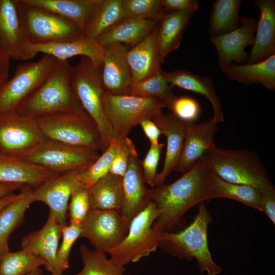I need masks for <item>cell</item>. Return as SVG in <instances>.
Here are the masks:
<instances>
[{"label":"cell","mask_w":275,"mask_h":275,"mask_svg":"<svg viewBox=\"0 0 275 275\" xmlns=\"http://www.w3.org/2000/svg\"><path fill=\"white\" fill-rule=\"evenodd\" d=\"M208 174L201 159L175 181L151 189V201L155 204L159 212L153 225L155 232L173 230L190 208L211 200Z\"/></svg>","instance_id":"6da1fadb"},{"label":"cell","mask_w":275,"mask_h":275,"mask_svg":"<svg viewBox=\"0 0 275 275\" xmlns=\"http://www.w3.org/2000/svg\"><path fill=\"white\" fill-rule=\"evenodd\" d=\"M36 118L46 139L97 151L101 149L98 128L85 110L56 112Z\"/></svg>","instance_id":"8992f818"},{"label":"cell","mask_w":275,"mask_h":275,"mask_svg":"<svg viewBox=\"0 0 275 275\" xmlns=\"http://www.w3.org/2000/svg\"><path fill=\"white\" fill-rule=\"evenodd\" d=\"M103 47L101 78L104 92L116 95H130L132 77L127 58L129 48L121 44Z\"/></svg>","instance_id":"2e32d148"},{"label":"cell","mask_w":275,"mask_h":275,"mask_svg":"<svg viewBox=\"0 0 275 275\" xmlns=\"http://www.w3.org/2000/svg\"><path fill=\"white\" fill-rule=\"evenodd\" d=\"M79 252L83 266L76 275H126L124 266L107 258L106 253L85 245L80 246Z\"/></svg>","instance_id":"d590c367"},{"label":"cell","mask_w":275,"mask_h":275,"mask_svg":"<svg viewBox=\"0 0 275 275\" xmlns=\"http://www.w3.org/2000/svg\"><path fill=\"white\" fill-rule=\"evenodd\" d=\"M68 210L69 223L82 225L91 210L89 188L79 184L74 189Z\"/></svg>","instance_id":"60d3db41"},{"label":"cell","mask_w":275,"mask_h":275,"mask_svg":"<svg viewBox=\"0 0 275 275\" xmlns=\"http://www.w3.org/2000/svg\"><path fill=\"white\" fill-rule=\"evenodd\" d=\"M71 80L74 91L86 113L95 123L101 138L102 153L115 139L112 128L102 107L104 92L101 78V68L85 56L80 57L78 63L72 66Z\"/></svg>","instance_id":"5b68a950"},{"label":"cell","mask_w":275,"mask_h":275,"mask_svg":"<svg viewBox=\"0 0 275 275\" xmlns=\"http://www.w3.org/2000/svg\"><path fill=\"white\" fill-rule=\"evenodd\" d=\"M116 140L118 147L109 172L123 177L127 168L130 157L138 154V153L134 143L128 136Z\"/></svg>","instance_id":"ee69618b"},{"label":"cell","mask_w":275,"mask_h":275,"mask_svg":"<svg viewBox=\"0 0 275 275\" xmlns=\"http://www.w3.org/2000/svg\"><path fill=\"white\" fill-rule=\"evenodd\" d=\"M24 186L20 184L0 182V198L14 194L15 191L20 190Z\"/></svg>","instance_id":"f907efd6"},{"label":"cell","mask_w":275,"mask_h":275,"mask_svg":"<svg viewBox=\"0 0 275 275\" xmlns=\"http://www.w3.org/2000/svg\"><path fill=\"white\" fill-rule=\"evenodd\" d=\"M158 213L155 204L150 201L131 220L123 240L108 252L110 258L125 266L155 252L158 247V233L153 229V225Z\"/></svg>","instance_id":"ba28073f"},{"label":"cell","mask_w":275,"mask_h":275,"mask_svg":"<svg viewBox=\"0 0 275 275\" xmlns=\"http://www.w3.org/2000/svg\"><path fill=\"white\" fill-rule=\"evenodd\" d=\"M102 104L116 140L128 136L133 127L145 119L152 120L166 107V102L157 98L116 95L105 92Z\"/></svg>","instance_id":"52a82bcc"},{"label":"cell","mask_w":275,"mask_h":275,"mask_svg":"<svg viewBox=\"0 0 275 275\" xmlns=\"http://www.w3.org/2000/svg\"><path fill=\"white\" fill-rule=\"evenodd\" d=\"M91 210L120 212L123 203L122 177L108 173L89 188Z\"/></svg>","instance_id":"d6a6232c"},{"label":"cell","mask_w":275,"mask_h":275,"mask_svg":"<svg viewBox=\"0 0 275 275\" xmlns=\"http://www.w3.org/2000/svg\"><path fill=\"white\" fill-rule=\"evenodd\" d=\"M262 212L274 225L275 223V195L262 192Z\"/></svg>","instance_id":"c3c4849f"},{"label":"cell","mask_w":275,"mask_h":275,"mask_svg":"<svg viewBox=\"0 0 275 275\" xmlns=\"http://www.w3.org/2000/svg\"><path fill=\"white\" fill-rule=\"evenodd\" d=\"M1 47L11 59L25 60L36 56L28 48L29 42L21 20L18 0H0Z\"/></svg>","instance_id":"5bb4252c"},{"label":"cell","mask_w":275,"mask_h":275,"mask_svg":"<svg viewBox=\"0 0 275 275\" xmlns=\"http://www.w3.org/2000/svg\"><path fill=\"white\" fill-rule=\"evenodd\" d=\"M72 66L68 60H57L49 76L15 112L37 118L56 112L84 110L72 85Z\"/></svg>","instance_id":"277c9868"},{"label":"cell","mask_w":275,"mask_h":275,"mask_svg":"<svg viewBox=\"0 0 275 275\" xmlns=\"http://www.w3.org/2000/svg\"><path fill=\"white\" fill-rule=\"evenodd\" d=\"M196 11L193 9L172 11L163 14L158 20L156 44L161 64L171 52L179 48L185 29Z\"/></svg>","instance_id":"cb8c5ba5"},{"label":"cell","mask_w":275,"mask_h":275,"mask_svg":"<svg viewBox=\"0 0 275 275\" xmlns=\"http://www.w3.org/2000/svg\"><path fill=\"white\" fill-rule=\"evenodd\" d=\"M56 175L20 158L0 154V182L36 188Z\"/></svg>","instance_id":"d4e9b609"},{"label":"cell","mask_w":275,"mask_h":275,"mask_svg":"<svg viewBox=\"0 0 275 275\" xmlns=\"http://www.w3.org/2000/svg\"><path fill=\"white\" fill-rule=\"evenodd\" d=\"M259 18L248 64L261 62L275 54V2L259 0L255 2Z\"/></svg>","instance_id":"603a6c76"},{"label":"cell","mask_w":275,"mask_h":275,"mask_svg":"<svg viewBox=\"0 0 275 275\" xmlns=\"http://www.w3.org/2000/svg\"><path fill=\"white\" fill-rule=\"evenodd\" d=\"M57 59L44 54L35 62L18 66L10 79L0 87V115L14 112L49 76Z\"/></svg>","instance_id":"8fae6325"},{"label":"cell","mask_w":275,"mask_h":275,"mask_svg":"<svg viewBox=\"0 0 275 275\" xmlns=\"http://www.w3.org/2000/svg\"><path fill=\"white\" fill-rule=\"evenodd\" d=\"M161 73L172 88L177 87L205 96L212 107L213 121L217 124L224 122L222 103L214 89L212 80L210 78L181 70L172 71L161 70Z\"/></svg>","instance_id":"484cf974"},{"label":"cell","mask_w":275,"mask_h":275,"mask_svg":"<svg viewBox=\"0 0 275 275\" xmlns=\"http://www.w3.org/2000/svg\"><path fill=\"white\" fill-rule=\"evenodd\" d=\"M100 0H23L26 4L44 9L77 24L84 32Z\"/></svg>","instance_id":"f546056e"},{"label":"cell","mask_w":275,"mask_h":275,"mask_svg":"<svg viewBox=\"0 0 275 275\" xmlns=\"http://www.w3.org/2000/svg\"><path fill=\"white\" fill-rule=\"evenodd\" d=\"M208 186L210 199L228 198L262 212V191L257 188L227 182L209 171Z\"/></svg>","instance_id":"1f68e13d"},{"label":"cell","mask_w":275,"mask_h":275,"mask_svg":"<svg viewBox=\"0 0 275 275\" xmlns=\"http://www.w3.org/2000/svg\"><path fill=\"white\" fill-rule=\"evenodd\" d=\"M51 275H54V274H51ZM75 275H76V274H75Z\"/></svg>","instance_id":"11a10c76"},{"label":"cell","mask_w":275,"mask_h":275,"mask_svg":"<svg viewBox=\"0 0 275 275\" xmlns=\"http://www.w3.org/2000/svg\"><path fill=\"white\" fill-rule=\"evenodd\" d=\"M231 80L247 85L258 84L275 90V54L253 64L231 63L221 68Z\"/></svg>","instance_id":"f1b7e54d"},{"label":"cell","mask_w":275,"mask_h":275,"mask_svg":"<svg viewBox=\"0 0 275 275\" xmlns=\"http://www.w3.org/2000/svg\"><path fill=\"white\" fill-rule=\"evenodd\" d=\"M161 71L145 80L132 82L130 95L160 99L166 102V104L176 96L169 83L162 75Z\"/></svg>","instance_id":"74e56055"},{"label":"cell","mask_w":275,"mask_h":275,"mask_svg":"<svg viewBox=\"0 0 275 275\" xmlns=\"http://www.w3.org/2000/svg\"><path fill=\"white\" fill-rule=\"evenodd\" d=\"M45 139L36 118L16 112L0 115V154L20 157Z\"/></svg>","instance_id":"7c38bea8"},{"label":"cell","mask_w":275,"mask_h":275,"mask_svg":"<svg viewBox=\"0 0 275 275\" xmlns=\"http://www.w3.org/2000/svg\"><path fill=\"white\" fill-rule=\"evenodd\" d=\"M26 275H42V270L39 268L31 271Z\"/></svg>","instance_id":"f5cc1de1"},{"label":"cell","mask_w":275,"mask_h":275,"mask_svg":"<svg viewBox=\"0 0 275 275\" xmlns=\"http://www.w3.org/2000/svg\"><path fill=\"white\" fill-rule=\"evenodd\" d=\"M218 131L217 124L212 118L201 123H187L182 150L173 171L184 174L190 169L215 146L213 139Z\"/></svg>","instance_id":"d6986e66"},{"label":"cell","mask_w":275,"mask_h":275,"mask_svg":"<svg viewBox=\"0 0 275 275\" xmlns=\"http://www.w3.org/2000/svg\"><path fill=\"white\" fill-rule=\"evenodd\" d=\"M152 120L167 139V149L162 168L157 173L154 187L164 184L169 175L174 171L180 157L185 139L186 123L176 117L172 113L162 112Z\"/></svg>","instance_id":"44dd1931"},{"label":"cell","mask_w":275,"mask_h":275,"mask_svg":"<svg viewBox=\"0 0 275 275\" xmlns=\"http://www.w3.org/2000/svg\"><path fill=\"white\" fill-rule=\"evenodd\" d=\"M164 144L150 145V147L142 161V168L146 183L154 187V180L157 175V168Z\"/></svg>","instance_id":"f6af8a7d"},{"label":"cell","mask_w":275,"mask_h":275,"mask_svg":"<svg viewBox=\"0 0 275 275\" xmlns=\"http://www.w3.org/2000/svg\"><path fill=\"white\" fill-rule=\"evenodd\" d=\"M179 120L186 122H195L199 117L201 107L195 98L188 96H175L166 107Z\"/></svg>","instance_id":"7bdbcfd3"},{"label":"cell","mask_w":275,"mask_h":275,"mask_svg":"<svg viewBox=\"0 0 275 275\" xmlns=\"http://www.w3.org/2000/svg\"><path fill=\"white\" fill-rule=\"evenodd\" d=\"M79 172L57 174L34 189V201L45 203L61 226L67 224L69 203L72 191L79 184L77 179Z\"/></svg>","instance_id":"9a60e30c"},{"label":"cell","mask_w":275,"mask_h":275,"mask_svg":"<svg viewBox=\"0 0 275 275\" xmlns=\"http://www.w3.org/2000/svg\"><path fill=\"white\" fill-rule=\"evenodd\" d=\"M28 48L35 56L38 53H42L60 60H68L77 56H85L100 68L104 57V47L97 40L84 36L71 40L44 44H35L29 41Z\"/></svg>","instance_id":"7402d4cb"},{"label":"cell","mask_w":275,"mask_h":275,"mask_svg":"<svg viewBox=\"0 0 275 275\" xmlns=\"http://www.w3.org/2000/svg\"><path fill=\"white\" fill-rule=\"evenodd\" d=\"M123 18L122 0H100L84 36L96 40Z\"/></svg>","instance_id":"836d02e7"},{"label":"cell","mask_w":275,"mask_h":275,"mask_svg":"<svg viewBox=\"0 0 275 275\" xmlns=\"http://www.w3.org/2000/svg\"><path fill=\"white\" fill-rule=\"evenodd\" d=\"M99 156L98 151L96 150L46 139L19 158L59 174L83 171Z\"/></svg>","instance_id":"30bf717a"},{"label":"cell","mask_w":275,"mask_h":275,"mask_svg":"<svg viewBox=\"0 0 275 275\" xmlns=\"http://www.w3.org/2000/svg\"><path fill=\"white\" fill-rule=\"evenodd\" d=\"M128 227L119 211L91 210L81 225L80 237L94 250L107 253L123 240Z\"/></svg>","instance_id":"4fadbf2b"},{"label":"cell","mask_w":275,"mask_h":275,"mask_svg":"<svg viewBox=\"0 0 275 275\" xmlns=\"http://www.w3.org/2000/svg\"><path fill=\"white\" fill-rule=\"evenodd\" d=\"M210 172L227 182L249 185L275 195V187L265 165L255 152L214 146L202 158Z\"/></svg>","instance_id":"7a4b0ae2"},{"label":"cell","mask_w":275,"mask_h":275,"mask_svg":"<svg viewBox=\"0 0 275 275\" xmlns=\"http://www.w3.org/2000/svg\"><path fill=\"white\" fill-rule=\"evenodd\" d=\"M212 221L206 205L202 202L193 221L186 228L176 232L158 233V247L181 259H196L201 273L218 275L222 268L213 260L208 243V227Z\"/></svg>","instance_id":"3957f363"},{"label":"cell","mask_w":275,"mask_h":275,"mask_svg":"<svg viewBox=\"0 0 275 275\" xmlns=\"http://www.w3.org/2000/svg\"><path fill=\"white\" fill-rule=\"evenodd\" d=\"M143 130L150 142V145L158 144L161 131L156 124L149 119L143 120L140 124Z\"/></svg>","instance_id":"7dc6e473"},{"label":"cell","mask_w":275,"mask_h":275,"mask_svg":"<svg viewBox=\"0 0 275 275\" xmlns=\"http://www.w3.org/2000/svg\"><path fill=\"white\" fill-rule=\"evenodd\" d=\"M41 266H46L42 258L23 250L0 256V275H26Z\"/></svg>","instance_id":"8d00e7d4"},{"label":"cell","mask_w":275,"mask_h":275,"mask_svg":"<svg viewBox=\"0 0 275 275\" xmlns=\"http://www.w3.org/2000/svg\"><path fill=\"white\" fill-rule=\"evenodd\" d=\"M118 142L116 139L110 143L108 148L86 169L79 171L77 179L83 186L90 188L100 179L109 173L110 166L116 154Z\"/></svg>","instance_id":"f35d334b"},{"label":"cell","mask_w":275,"mask_h":275,"mask_svg":"<svg viewBox=\"0 0 275 275\" xmlns=\"http://www.w3.org/2000/svg\"><path fill=\"white\" fill-rule=\"evenodd\" d=\"M62 237L61 226L50 212L44 225L30 233L21 240V250L42 258L51 274L61 275L57 263V252Z\"/></svg>","instance_id":"e0dca14e"},{"label":"cell","mask_w":275,"mask_h":275,"mask_svg":"<svg viewBox=\"0 0 275 275\" xmlns=\"http://www.w3.org/2000/svg\"><path fill=\"white\" fill-rule=\"evenodd\" d=\"M123 18L159 20L163 15L162 0H122Z\"/></svg>","instance_id":"ab89813d"},{"label":"cell","mask_w":275,"mask_h":275,"mask_svg":"<svg viewBox=\"0 0 275 275\" xmlns=\"http://www.w3.org/2000/svg\"><path fill=\"white\" fill-rule=\"evenodd\" d=\"M33 187L25 185L16 198L0 212V256L8 251L11 234L20 225L30 205L34 202Z\"/></svg>","instance_id":"4dcf8cb0"},{"label":"cell","mask_w":275,"mask_h":275,"mask_svg":"<svg viewBox=\"0 0 275 275\" xmlns=\"http://www.w3.org/2000/svg\"><path fill=\"white\" fill-rule=\"evenodd\" d=\"M62 241L57 252V263L60 274L69 268V258L71 249L80 237L81 225L69 223L61 226Z\"/></svg>","instance_id":"b9f144b4"},{"label":"cell","mask_w":275,"mask_h":275,"mask_svg":"<svg viewBox=\"0 0 275 275\" xmlns=\"http://www.w3.org/2000/svg\"><path fill=\"white\" fill-rule=\"evenodd\" d=\"M10 58L0 46V87L8 79Z\"/></svg>","instance_id":"681fc988"},{"label":"cell","mask_w":275,"mask_h":275,"mask_svg":"<svg viewBox=\"0 0 275 275\" xmlns=\"http://www.w3.org/2000/svg\"><path fill=\"white\" fill-rule=\"evenodd\" d=\"M145 183L141 161L138 154L132 155L122 177L123 203L120 210L129 225L132 218L151 201V189Z\"/></svg>","instance_id":"ffe728a7"},{"label":"cell","mask_w":275,"mask_h":275,"mask_svg":"<svg viewBox=\"0 0 275 275\" xmlns=\"http://www.w3.org/2000/svg\"><path fill=\"white\" fill-rule=\"evenodd\" d=\"M21 20L29 41L44 44L73 40L84 36L75 23L49 11L18 0Z\"/></svg>","instance_id":"9c48e42d"},{"label":"cell","mask_w":275,"mask_h":275,"mask_svg":"<svg viewBox=\"0 0 275 275\" xmlns=\"http://www.w3.org/2000/svg\"><path fill=\"white\" fill-rule=\"evenodd\" d=\"M156 29L157 26L142 41L127 51L132 82L145 80L161 70L156 44Z\"/></svg>","instance_id":"83f0119b"},{"label":"cell","mask_w":275,"mask_h":275,"mask_svg":"<svg viewBox=\"0 0 275 275\" xmlns=\"http://www.w3.org/2000/svg\"><path fill=\"white\" fill-rule=\"evenodd\" d=\"M158 21L151 19H122L96 40L103 47L121 44L131 48L146 38L155 29Z\"/></svg>","instance_id":"4316f807"},{"label":"cell","mask_w":275,"mask_h":275,"mask_svg":"<svg viewBox=\"0 0 275 275\" xmlns=\"http://www.w3.org/2000/svg\"><path fill=\"white\" fill-rule=\"evenodd\" d=\"M240 0H216L212 4L209 32L211 37L231 32L238 27Z\"/></svg>","instance_id":"e575fe53"},{"label":"cell","mask_w":275,"mask_h":275,"mask_svg":"<svg viewBox=\"0 0 275 275\" xmlns=\"http://www.w3.org/2000/svg\"><path fill=\"white\" fill-rule=\"evenodd\" d=\"M239 21L241 25L236 29L210 38L217 51L220 68L232 62L240 64L248 59L245 48L253 44L257 22L251 17H242Z\"/></svg>","instance_id":"ac0fdd59"},{"label":"cell","mask_w":275,"mask_h":275,"mask_svg":"<svg viewBox=\"0 0 275 275\" xmlns=\"http://www.w3.org/2000/svg\"><path fill=\"white\" fill-rule=\"evenodd\" d=\"M164 9L172 11H181L193 9L198 10L200 7L199 1L197 0H162Z\"/></svg>","instance_id":"bcb514c9"},{"label":"cell","mask_w":275,"mask_h":275,"mask_svg":"<svg viewBox=\"0 0 275 275\" xmlns=\"http://www.w3.org/2000/svg\"><path fill=\"white\" fill-rule=\"evenodd\" d=\"M0 46H1V39H0Z\"/></svg>","instance_id":"db71d44e"},{"label":"cell","mask_w":275,"mask_h":275,"mask_svg":"<svg viewBox=\"0 0 275 275\" xmlns=\"http://www.w3.org/2000/svg\"><path fill=\"white\" fill-rule=\"evenodd\" d=\"M17 194H12L0 198V212L17 197Z\"/></svg>","instance_id":"816d5d0a"}]
</instances>
